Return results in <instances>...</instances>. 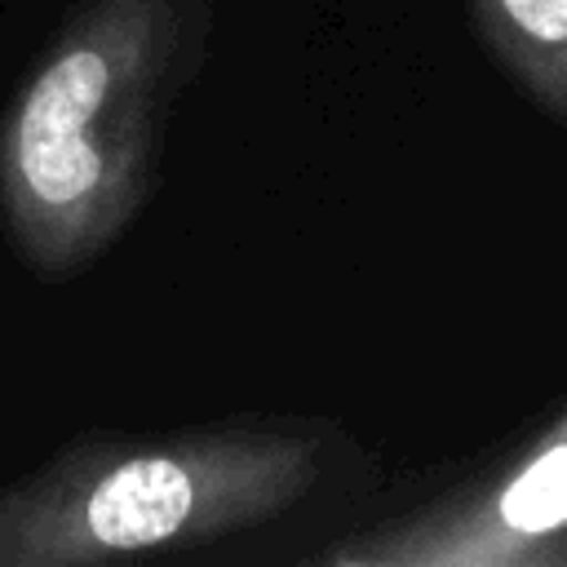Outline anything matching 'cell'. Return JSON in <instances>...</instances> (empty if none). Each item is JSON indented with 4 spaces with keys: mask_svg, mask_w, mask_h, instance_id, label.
<instances>
[{
    "mask_svg": "<svg viewBox=\"0 0 567 567\" xmlns=\"http://www.w3.org/2000/svg\"><path fill=\"white\" fill-rule=\"evenodd\" d=\"M501 71L567 128V0H465Z\"/></svg>",
    "mask_w": 567,
    "mask_h": 567,
    "instance_id": "277c9868",
    "label": "cell"
},
{
    "mask_svg": "<svg viewBox=\"0 0 567 567\" xmlns=\"http://www.w3.org/2000/svg\"><path fill=\"white\" fill-rule=\"evenodd\" d=\"M323 439L297 421L84 434L0 487V567H102L208 545L301 505Z\"/></svg>",
    "mask_w": 567,
    "mask_h": 567,
    "instance_id": "7a4b0ae2",
    "label": "cell"
},
{
    "mask_svg": "<svg viewBox=\"0 0 567 567\" xmlns=\"http://www.w3.org/2000/svg\"><path fill=\"white\" fill-rule=\"evenodd\" d=\"M204 31L199 0H84L58 27L0 120V221L31 270L71 275L133 226Z\"/></svg>",
    "mask_w": 567,
    "mask_h": 567,
    "instance_id": "6da1fadb",
    "label": "cell"
},
{
    "mask_svg": "<svg viewBox=\"0 0 567 567\" xmlns=\"http://www.w3.org/2000/svg\"><path fill=\"white\" fill-rule=\"evenodd\" d=\"M323 567H567V412L514 465L332 540Z\"/></svg>",
    "mask_w": 567,
    "mask_h": 567,
    "instance_id": "3957f363",
    "label": "cell"
}]
</instances>
